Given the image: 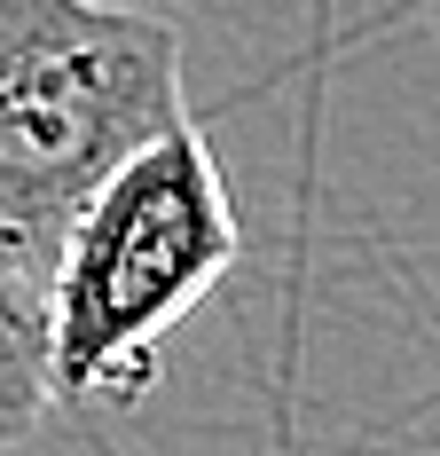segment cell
I'll use <instances>...</instances> for the list:
<instances>
[{
  "label": "cell",
  "mask_w": 440,
  "mask_h": 456,
  "mask_svg": "<svg viewBox=\"0 0 440 456\" xmlns=\"http://www.w3.org/2000/svg\"><path fill=\"white\" fill-rule=\"evenodd\" d=\"M244 228L213 166L197 118L142 142L110 182L79 205L55 268L40 283L47 307V394L71 402H142L158 378L166 330L197 315L236 268Z\"/></svg>",
  "instance_id": "7a4b0ae2"
},
{
  "label": "cell",
  "mask_w": 440,
  "mask_h": 456,
  "mask_svg": "<svg viewBox=\"0 0 440 456\" xmlns=\"http://www.w3.org/2000/svg\"><path fill=\"white\" fill-rule=\"evenodd\" d=\"M47 307L24 275L0 268V449H24L47 425Z\"/></svg>",
  "instance_id": "3957f363"
},
{
  "label": "cell",
  "mask_w": 440,
  "mask_h": 456,
  "mask_svg": "<svg viewBox=\"0 0 440 456\" xmlns=\"http://www.w3.org/2000/svg\"><path fill=\"white\" fill-rule=\"evenodd\" d=\"M189 126L181 32L126 0H0V268L47 283L94 189Z\"/></svg>",
  "instance_id": "6da1fadb"
}]
</instances>
